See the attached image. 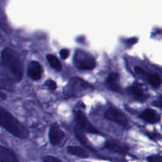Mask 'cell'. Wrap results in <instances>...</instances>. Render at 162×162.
Here are the masks:
<instances>
[{"instance_id": "9c48e42d", "label": "cell", "mask_w": 162, "mask_h": 162, "mask_svg": "<svg viewBox=\"0 0 162 162\" xmlns=\"http://www.w3.org/2000/svg\"><path fill=\"white\" fill-rule=\"evenodd\" d=\"M0 162H18V160L13 151L0 145Z\"/></svg>"}, {"instance_id": "ffe728a7", "label": "cell", "mask_w": 162, "mask_h": 162, "mask_svg": "<svg viewBox=\"0 0 162 162\" xmlns=\"http://www.w3.org/2000/svg\"><path fill=\"white\" fill-rule=\"evenodd\" d=\"M149 162H162V158L160 155H153L147 158Z\"/></svg>"}, {"instance_id": "ac0fdd59", "label": "cell", "mask_w": 162, "mask_h": 162, "mask_svg": "<svg viewBox=\"0 0 162 162\" xmlns=\"http://www.w3.org/2000/svg\"><path fill=\"white\" fill-rule=\"evenodd\" d=\"M0 27L3 30L6 31V32H8L10 31V28H9L8 23H7V21H6L5 14L1 9H0Z\"/></svg>"}, {"instance_id": "2e32d148", "label": "cell", "mask_w": 162, "mask_h": 162, "mask_svg": "<svg viewBox=\"0 0 162 162\" xmlns=\"http://www.w3.org/2000/svg\"><path fill=\"white\" fill-rule=\"evenodd\" d=\"M147 81L150 84V86L155 89L159 88L161 85V78L158 74H152L149 75L147 78Z\"/></svg>"}, {"instance_id": "7402d4cb", "label": "cell", "mask_w": 162, "mask_h": 162, "mask_svg": "<svg viewBox=\"0 0 162 162\" xmlns=\"http://www.w3.org/2000/svg\"><path fill=\"white\" fill-rule=\"evenodd\" d=\"M59 55L62 59H66L68 58L69 55H70V52L67 49H62V50L60 51Z\"/></svg>"}, {"instance_id": "d4e9b609", "label": "cell", "mask_w": 162, "mask_h": 162, "mask_svg": "<svg viewBox=\"0 0 162 162\" xmlns=\"http://www.w3.org/2000/svg\"><path fill=\"white\" fill-rule=\"evenodd\" d=\"M137 40H137L136 38H130V39H129V40H127V43H128V44H134V43L136 42Z\"/></svg>"}, {"instance_id": "5bb4252c", "label": "cell", "mask_w": 162, "mask_h": 162, "mask_svg": "<svg viewBox=\"0 0 162 162\" xmlns=\"http://www.w3.org/2000/svg\"><path fill=\"white\" fill-rule=\"evenodd\" d=\"M74 133H75V135H76V137L78 138V141H79L83 146H85L86 147H87V148L91 150H93V148L91 146V144L89 143L87 138L85 136L84 134H83L82 130H80V128L74 127Z\"/></svg>"}, {"instance_id": "6da1fadb", "label": "cell", "mask_w": 162, "mask_h": 162, "mask_svg": "<svg viewBox=\"0 0 162 162\" xmlns=\"http://www.w3.org/2000/svg\"><path fill=\"white\" fill-rule=\"evenodd\" d=\"M2 63L12 74L14 81L19 82L22 78V64L19 56L10 48H5L2 52Z\"/></svg>"}, {"instance_id": "484cf974", "label": "cell", "mask_w": 162, "mask_h": 162, "mask_svg": "<svg viewBox=\"0 0 162 162\" xmlns=\"http://www.w3.org/2000/svg\"><path fill=\"white\" fill-rule=\"evenodd\" d=\"M0 98H2V99H6V94L3 93L1 92V91H0Z\"/></svg>"}, {"instance_id": "603a6c76", "label": "cell", "mask_w": 162, "mask_h": 162, "mask_svg": "<svg viewBox=\"0 0 162 162\" xmlns=\"http://www.w3.org/2000/svg\"><path fill=\"white\" fill-rule=\"evenodd\" d=\"M156 102L154 103V105H155V106H157L159 108H161L162 107V104H161V97H159V99H158L157 100H155Z\"/></svg>"}, {"instance_id": "277c9868", "label": "cell", "mask_w": 162, "mask_h": 162, "mask_svg": "<svg viewBox=\"0 0 162 162\" xmlns=\"http://www.w3.org/2000/svg\"><path fill=\"white\" fill-rule=\"evenodd\" d=\"M74 64L81 70H93L96 66V61L89 53L83 50H78L74 56Z\"/></svg>"}, {"instance_id": "d6986e66", "label": "cell", "mask_w": 162, "mask_h": 162, "mask_svg": "<svg viewBox=\"0 0 162 162\" xmlns=\"http://www.w3.org/2000/svg\"><path fill=\"white\" fill-rule=\"evenodd\" d=\"M45 86L48 87L49 89L51 90H55L57 88V85H56V82H54L53 80H48L45 82Z\"/></svg>"}, {"instance_id": "ba28073f", "label": "cell", "mask_w": 162, "mask_h": 162, "mask_svg": "<svg viewBox=\"0 0 162 162\" xmlns=\"http://www.w3.org/2000/svg\"><path fill=\"white\" fill-rule=\"evenodd\" d=\"M28 75L31 79L37 81L40 79L43 73V69L40 64L36 61H32L29 65Z\"/></svg>"}, {"instance_id": "e0dca14e", "label": "cell", "mask_w": 162, "mask_h": 162, "mask_svg": "<svg viewBox=\"0 0 162 162\" xmlns=\"http://www.w3.org/2000/svg\"><path fill=\"white\" fill-rule=\"evenodd\" d=\"M47 59L49 62L51 66L56 70L57 71H60V70H62V65H61V62L59 60V59L56 57V56L52 54L47 55Z\"/></svg>"}, {"instance_id": "3957f363", "label": "cell", "mask_w": 162, "mask_h": 162, "mask_svg": "<svg viewBox=\"0 0 162 162\" xmlns=\"http://www.w3.org/2000/svg\"><path fill=\"white\" fill-rule=\"evenodd\" d=\"M92 86L81 78H71L64 89V94L67 96H81L87 89H92Z\"/></svg>"}, {"instance_id": "7a4b0ae2", "label": "cell", "mask_w": 162, "mask_h": 162, "mask_svg": "<svg viewBox=\"0 0 162 162\" xmlns=\"http://www.w3.org/2000/svg\"><path fill=\"white\" fill-rule=\"evenodd\" d=\"M0 126L18 138H25L28 136L22 123L2 107H0Z\"/></svg>"}, {"instance_id": "8992f818", "label": "cell", "mask_w": 162, "mask_h": 162, "mask_svg": "<svg viewBox=\"0 0 162 162\" xmlns=\"http://www.w3.org/2000/svg\"><path fill=\"white\" fill-rule=\"evenodd\" d=\"M74 118L76 120L78 126L82 128V130L91 134H100L98 130L93 126V124L89 121L85 114L81 111H75L74 112Z\"/></svg>"}, {"instance_id": "5b68a950", "label": "cell", "mask_w": 162, "mask_h": 162, "mask_svg": "<svg viewBox=\"0 0 162 162\" xmlns=\"http://www.w3.org/2000/svg\"><path fill=\"white\" fill-rule=\"evenodd\" d=\"M104 117L107 120L120 124L122 127H129V122H128L127 116L121 111L117 109V108H108V110L105 112V113H104Z\"/></svg>"}, {"instance_id": "9a60e30c", "label": "cell", "mask_w": 162, "mask_h": 162, "mask_svg": "<svg viewBox=\"0 0 162 162\" xmlns=\"http://www.w3.org/2000/svg\"><path fill=\"white\" fill-rule=\"evenodd\" d=\"M67 151L70 154L75 155V156L79 157L87 158L89 157L87 153L84 150H82L81 147H78V146H69L67 148Z\"/></svg>"}, {"instance_id": "44dd1931", "label": "cell", "mask_w": 162, "mask_h": 162, "mask_svg": "<svg viewBox=\"0 0 162 162\" xmlns=\"http://www.w3.org/2000/svg\"><path fill=\"white\" fill-rule=\"evenodd\" d=\"M44 162H62L58 158L52 156H47L44 158Z\"/></svg>"}, {"instance_id": "cb8c5ba5", "label": "cell", "mask_w": 162, "mask_h": 162, "mask_svg": "<svg viewBox=\"0 0 162 162\" xmlns=\"http://www.w3.org/2000/svg\"><path fill=\"white\" fill-rule=\"evenodd\" d=\"M134 69H135V71H136V73H138V74H143V73H144L143 70H142L141 67H139V66H135Z\"/></svg>"}, {"instance_id": "7c38bea8", "label": "cell", "mask_w": 162, "mask_h": 162, "mask_svg": "<svg viewBox=\"0 0 162 162\" xmlns=\"http://www.w3.org/2000/svg\"><path fill=\"white\" fill-rule=\"evenodd\" d=\"M106 85L111 90L118 92L120 89V75L117 73H112L109 74L106 81Z\"/></svg>"}, {"instance_id": "4fadbf2b", "label": "cell", "mask_w": 162, "mask_h": 162, "mask_svg": "<svg viewBox=\"0 0 162 162\" xmlns=\"http://www.w3.org/2000/svg\"><path fill=\"white\" fill-rule=\"evenodd\" d=\"M105 147L108 150H111L115 152L120 153V154H125L128 150V146L126 145L122 144L120 142H113V141H109L105 143Z\"/></svg>"}, {"instance_id": "8fae6325", "label": "cell", "mask_w": 162, "mask_h": 162, "mask_svg": "<svg viewBox=\"0 0 162 162\" xmlns=\"http://www.w3.org/2000/svg\"><path fill=\"white\" fill-rule=\"evenodd\" d=\"M140 118L150 123H156L160 121V116L152 109H146L140 115Z\"/></svg>"}, {"instance_id": "52a82bcc", "label": "cell", "mask_w": 162, "mask_h": 162, "mask_svg": "<svg viewBox=\"0 0 162 162\" xmlns=\"http://www.w3.org/2000/svg\"><path fill=\"white\" fill-rule=\"evenodd\" d=\"M65 134L57 123H52L49 130V139L52 145H58L62 142Z\"/></svg>"}, {"instance_id": "30bf717a", "label": "cell", "mask_w": 162, "mask_h": 162, "mask_svg": "<svg viewBox=\"0 0 162 162\" xmlns=\"http://www.w3.org/2000/svg\"><path fill=\"white\" fill-rule=\"evenodd\" d=\"M130 90L131 93L134 96V97L138 99V100L144 101L148 98V95L145 93L142 86L139 83H137V82L134 83L132 86H130Z\"/></svg>"}]
</instances>
